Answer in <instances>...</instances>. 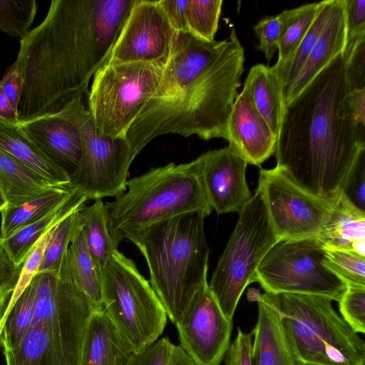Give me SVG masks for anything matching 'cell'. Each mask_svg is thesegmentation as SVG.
<instances>
[{"label": "cell", "mask_w": 365, "mask_h": 365, "mask_svg": "<svg viewBox=\"0 0 365 365\" xmlns=\"http://www.w3.org/2000/svg\"><path fill=\"white\" fill-rule=\"evenodd\" d=\"M180 346L197 365H220L230 344L232 321L208 285L192 299L175 324Z\"/></svg>", "instance_id": "15"}, {"label": "cell", "mask_w": 365, "mask_h": 365, "mask_svg": "<svg viewBox=\"0 0 365 365\" xmlns=\"http://www.w3.org/2000/svg\"><path fill=\"white\" fill-rule=\"evenodd\" d=\"M0 150L56 185H71L68 173L50 160L19 123L0 120Z\"/></svg>", "instance_id": "23"}, {"label": "cell", "mask_w": 365, "mask_h": 365, "mask_svg": "<svg viewBox=\"0 0 365 365\" xmlns=\"http://www.w3.org/2000/svg\"><path fill=\"white\" fill-rule=\"evenodd\" d=\"M239 214L208 284L223 314L231 321L245 289L256 282L258 266L279 241L259 185Z\"/></svg>", "instance_id": "9"}, {"label": "cell", "mask_w": 365, "mask_h": 365, "mask_svg": "<svg viewBox=\"0 0 365 365\" xmlns=\"http://www.w3.org/2000/svg\"><path fill=\"white\" fill-rule=\"evenodd\" d=\"M346 57L340 53L284 108L277 167L312 194L332 200L365 154V126L350 104Z\"/></svg>", "instance_id": "3"}, {"label": "cell", "mask_w": 365, "mask_h": 365, "mask_svg": "<svg viewBox=\"0 0 365 365\" xmlns=\"http://www.w3.org/2000/svg\"><path fill=\"white\" fill-rule=\"evenodd\" d=\"M7 206V202L0 188V212Z\"/></svg>", "instance_id": "52"}, {"label": "cell", "mask_w": 365, "mask_h": 365, "mask_svg": "<svg viewBox=\"0 0 365 365\" xmlns=\"http://www.w3.org/2000/svg\"><path fill=\"white\" fill-rule=\"evenodd\" d=\"M0 120L11 124L19 123L18 110H16L0 86Z\"/></svg>", "instance_id": "49"}, {"label": "cell", "mask_w": 365, "mask_h": 365, "mask_svg": "<svg viewBox=\"0 0 365 365\" xmlns=\"http://www.w3.org/2000/svg\"><path fill=\"white\" fill-rule=\"evenodd\" d=\"M168 21L175 32H188L187 6L188 0H160Z\"/></svg>", "instance_id": "46"}, {"label": "cell", "mask_w": 365, "mask_h": 365, "mask_svg": "<svg viewBox=\"0 0 365 365\" xmlns=\"http://www.w3.org/2000/svg\"><path fill=\"white\" fill-rule=\"evenodd\" d=\"M115 242L155 222L188 212L208 216L212 209L201 178V158L152 168L126 182V189L105 203Z\"/></svg>", "instance_id": "5"}, {"label": "cell", "mask_w": 365, "mask_h": 365, "mask_svg": "<svg viewBox=\"0 0 365 365\" xmlns=\"http://www.w3.org/2000/svg\"><path fill=\"white\" fill-rule=\"evenodd\" d=\"M37 9L35 0H0V30L21 38L30 31Z\"/></svg>", "instance_id": "35"}, {"label": "cell", "mask_w": 365, "mask_h": 365, "mask_svg": "<svg viewBox=\"0 0 365 365\" xmlns=\"http://www.w3.org/2000/svg\"><path fill=\"white\" fill-rule=\"evenodd\" d=\"M258 185L279 241L317 237L335 197L312 194L277 166L259 170Z\"/></svg>", "instance_id": "13"}, {"label": "cell", "mask_w": 365, "mask_h": 365, "mask_svg": "<svg viewBox=\"0 0 365 365\" xmlns=\"http://www.w3.org/2000/svg\"><path fill=\"white\" fill-rule=\"evenodd\" d=\"M321 4L322 1L310 3L282 12L284 24L278 43L276 64L283 62L307 34Z\"/></svg>", "instance_id": "32"}, {"label": "cell", "mask_w": 365, "mask_h": 365, "mask_svg": "<svg viewBox=\"0 0 365 365\" xmlns=\"http://www.w3.org/2000/svg\"><path fill=\"white\" fill-rule=\"evenodd\" d=\"M267 293V292H266ZM301 363L365 365V343L334 309L329 298L267 293Z\"/></svg>", "instance_id": "7"}, {"label": "cell", "mask_w": 365, "mask_h": 365, "mask_svg": "<svg viewBox=\"0 0 365 365\" xmlns=\"http://www.w3.org/2000/svg\"><path fill=\"white\" fill-rule=\"evenodd\" d=\"M346 43L343 54L347 56L356 44L365 40V0H344Z\"/></svg>", "instance_id": "38"}, {"label": "cell", "mask_w": 365, "mask_h": 365, "mask_svg": "<svg viewBox=\"0 0 365 365\" xmlns=\"http://www.w3.org/2000/svg\"><path fill=\"white\" fill-rule=\"evenodd\" d=\"M19 125L71 180L82 154L81 136L76 125L61 113L19 123Z\"/></svg>", "instance_id": "19"}, {"label": "cell", "mask_w": 365, "mask_h": 365, "mask_svg": "<svg viewBox=\"0 0 365 365\" xmlns=\"http://www.w3.org/2000/svg\"><path fill=\"white\" fill-rule=\"evenodd\" d=\"M53 228L41 239L24 260L6 314L20 294L31 283L35 275L38 274L44 250L51 236Z\"/></svg>", "instance_id": "40"}, {"label": "cell", "mask_w": 365, "mask_h": 365, "mask_svg": "<svg viewBox=\"0 0 365 365\" xmlns=\"http://www.w3.org/2000/svg\"><path fill=\"white\" fill-rule=\"evenodd\" d=\"M344 320L357 334L365 333V287L347 286L339 302Z\"/></svg>", "instance_id": "37"}, {"label": "cell", "mask_w": 365, "mask_h": 365, "mask_svg": "<svg viewBox=\"0 0 365 365\" xmlns=\"http://www.w3.org/2000/svg\"><path fill=\"white\" fill-rule=\"evenodd\" d=\"M300 365H319V364H307V363H301Z\"/></svg>", "instance_id": "53"}, {"label": "cell", "mask_w": 365, "mask_h": 365, "mask_svg": "<svg viewBox=\"0 0 365 365\" xmlns=\"http://www.w3.org/2000/svg\"><path fill=\"white\" fill-rule=\"evenodd\" d=\"M165 62L105 63L94 74L87 108L99 132L126 138L134 120L154 94Z\"/></svg>", "instance_id": "10"}, {"label": "cell", "mask_w": 365, "mask_h": 365, "mask_svg": "<svg viewBox=\"0 0 365 365\" xmlns=\"http://www.w3.org/2000/svg\"><path fill=\"white\" fill-rule=\"evenodd\" d=\"M222 3V0H188L187 31L205 41H214L218 29Z\"/></svg>", "instance_id": "34"}, {"label": "cell", "mask_w": 365, "mask_h": 365, "mask_svg": "<svg viewBox=\"0 0 365 365\" xmlns=\"http://www.w3.org/2000/svg\"><path fill=\"white\" fill-rule=\"evenodd\" d=\"M283 24V14L281 13L274 16L265 17L254 26V31L259 39L257 48L264 53L268 62L278 49Z\"/></svg>", "instance_id": "39"}, {"label": "cell", "mask_w": 365, "mask_h": 365, "mask_svg": "<svg viewBox=\"0 0 365 365\" xmlns=\"http://www.w3.org/2000/svg\"><path fill=\"white\" fill-rule=\"evenodd\" d=\"M61 273L68 274L97 307L103 308L101 269L89 252L79 219L58 275Z\"/></svg>", "instance_id": "25"}, {"label": "cell", "mask_w": 365, "mask_h": 365, "mask_svg": "<svg viewBox=\"0 0 365 365\" xmlns=\"http://www.w3.org/2000/svg\"><path fill=\"white\" fill-rule=\"evenodd\" d=\"M325 250L316 238L278 241L256 271V282L270 294L318 295L339 302L347 284L322 263Z\"/></svg>", "instance_id": "12"}, {"label": "cell", "mask_w": 365, "mask_h": 365, "mask_svg": "<svg viewBox=\"0 0 365 365\" xmlns=\"http://www.w3.org/2000/svg\"><path fill=\"white\" fill-rule=\"evenodd\" d=\"M200 158L202 181L212 209L218 214L239 212L252 196L245 178L246 161L229 145Z\"/></svg>", "instance_id": "16"}, {"label": "cell", "mask_w": 365, "mask_h": 365, "mask_svg": "<svg viewBox=\"0 0 365 365\" xmlns=\"http://www.w3.org/2000/svg\"><path fill=\"white\" fill-rule=\"evenodd\" d=\"M81 209L66 216L53 228L44 250L38 273L51 272L58 275L64 264L69 245L78 227V212Z\"/></svg>", "instance_id": "33"}, {"label": "cell", "mask_w": 365, "mask_h": 365, "mask_svg": "<svg viewBox=\"0 0 365 365\" xmlns=\"http://www.w3.org/2000/svg\"><path fill=\"white\" fill-rule=\"evenodd\" d=\"M341 192L354 205L365 211V154L351 170Z\"/></svg>", "instance_id": "42"}, {"label": "cell", "mask_w": 365, "mask_h": 365, "mask_svg": "<svg viewBox=\"0 0 365 365\" xmlns=\"http://www.w3.org/2000/svg\"><path fill=\"white\" fill-rule=\"evenodd\" d=\"M101 277L104 310L134 351L158 340L168 316L134 262L116 250L101 268Z\"/></svg>", "instance_id": "8"}, {"label": "cell", "mask_w": 365, "mask_h": 365, "mask_svg": "<svg viewBox=\"0 0 365 365\" xmlns=\"http://www.w3.org/2000/svg\"><path fill=\"white\" fill-rule=\"evenodd\" d=\"M227 140L247 164L254 165H261L276 150L277 137L256 109L245 83L232 107Z\"/></svg>", "instance_id": "17"}, {"label": "cell", "mask_w": 365, "mask_h": 365, "mask_svg": "<svg viewBox=\"0 0 365 365\" xmlns=\"http://www.w3.org/2000/svg\"><path fill=\"white\" fill-rule=\"evenodd\" d=\"M78 219L89 252L101 269L118 247L108 227L105 203L99 200L84 206Z\"/></svg>", "instance_id": "30"}, {"label": "cell", "mask_w": 365, "mask_h": 365, "mask_svg": "<svg viewBox=\"0 0 365 365\" xmlns=\"http://www.w3.org/2000/svg\"><path fill=\"white\" fill-rule=\"evenodd\" d=\"M135 0H53L43 21L20 38L24 84L19 123L58 113L88 93Z\"/></svg>", "instance_id": "1"}, {"label": "cell", "mask_w": 365, "mask_h": 365, "mask_svg": "<svg viewBox=\"0 0 365 365\" xmlns=\"http://www.w3.org/2000/svg\"><path fill=\"white\" fill-rule=\"evenodd\" d=\"M332 1H322L315 19L302 39L283 62L272 67L281 86L284 104L292 84L299 76L327 21Z\"/></svg>", "instance_id": "29"}, {"label": "cell", "mask_w": 365, "mask_h": 365, "mask_svg": "<svg viewBox=\"0 0 365 365\" xmlns=\"http://www.w3.org/2000/svg\"><path fill=\"white\" fill-rule=\"evenodd\" d=\"M245 83L256 109L278 138L284 106L281 86L272 67L264 64L253 66Z\"/></svg>", "instance_id": "28"}, {"label": "cell", "mask_w": 365, "mask_h": 365, "mask_svg": "<svg viewBox=\"0 0 365 365\" xmlns=\"http://www.w3.org/2000/svg\"><path fill=\"white\" fill-rule=\"evenodd\" d=\"M350 104L357 122L365 126V88L351 91Z\"/></svg>", "instance_id": "48"}, {"label": "cell", "mask_w": 365, "mask_h": 365, "mask_svg": "<svg viewBox=\"0 0 365 365\" xmlns=\"http://www.w3.org/2000/svg\"><path fill=\"white\" fill-rule=\"evenodd\" d=\"M200 212H188L155 222L126 239L143 255L150 284L169 319L176 324L193 297L208 285L210 248Z\"/></svg>", "instance_id": "4"}, {"label": "cell", "mask_w": 365, "mask_h": 365, "mask_svg": "<svg viewBox=\"0 0 365 365\" xmlns=\"http://www.w3.org/2000/svg\"><path fill=\"white\" fill-rule=\"evenodd\" d=\"M174 346L168 337L161 338L135 353L127 365H169Z\"/></svg>", "instance_id": "41"}, {"label": "cell", "mask_w": 365, "mask_h": 365, "mask_svg": "<svg viewBox=\"0 0 365 365\" xmlns=\"http://www.w3.org/2000/svg\"><path fill=\"white\" fill-rule=\"evenodd\" d=\"M24 84V78L22 68L15 61L0 81V86L6 96L16 110L19 109L21 101Z\"/></svg>", "instance_id": "45"}, {"label": "cell", "mask_w": 365, "mask_h": 365, "mask_svg": "<svg viewBox=\"0 0 365 365\" xmlns=\"http://www.w3.org/2000/svg\"><path fill=\"white\" fill-rule=\"evenodd\" d=\"M169 365H197L179 345H175Z\"/></svg>", "instance_id": "51"}, {"label": "cell", "mask_w": 365, "mask_h": 365, "mask_svg": "<svg viewBox=\"0 0 365 365\" xmlns=\"http://www.w3.org/2000/svg\"><path fill=\"white\" fill-rule=\"evenodd\" d=\"M22 264L16 265L0 242V291L18 279Z\"/></svg>", "instance_id": "47"}, {"label": "cell", "mask_w": 365, "mask_h": 365, "mask_svg": "<svg viewBox=\"0 0 365 365\" xmlns=\"http://www.w3.org/2000/svg\"><path fill=\"white\" fill-rule=\"evenodd\" d=\"M244 61L235 29L227 38L212 42L175 32L160 83L126 135L136 156L165 134L227 140Z\"/></svg>", "instance_id": "2"}, {"label": "cell", "mask_w": 365, "mask_h": 365, "mask_svg": "<svg viewBox=\"0 0 365 365\" xmlns=\"http://www.w3.org/2000/svg\"><path fill=\"white\" fill-rule=\"evenodd\" d=\"M322 263L347 286L365 287V257L347 250L326 249Z\"/></svg>", "instance_id": "36"}, {"label": "cell", "mask_w": 365, "mask_h": 365, "mask_svg": "<svg viewBox=\"0 0 365 365\" xmlns=\"http://www.w3.org/2000/svg\"><path fill=\"white\" fill-rule=\"evenodd\" d=\"M346 57L351 90L365 88V40L359 42Z\"/></svg>", "instance_id": "44"}, {"label": "cell", "mask_w": 365, "mask_h": 365, "mask_svg": "<svg viewBox=\"0 0 365 365\" xmlns=\"http://www.w3.org/2000/svg\"><path fill=\"white\" fill-rule=\"evenodd\" d=\"M249 300L257 302V320L252 329V365H300L283 326L281 315L264 292L250 289Z\"/></svg>", "instance_id": "18"}, {"label": "cell", "mask_w": 365, "mask_h": 365, "mask_svg": "<svg viewBox=\"0 0 365 365\" xmlns=\"http://www.w3.org/2000/svg\"><path fill=\"white\" fill-rule=\"evenodd\" d=\"M18 280V279H17ZM17 280L11 282L0 291V349L1 345V334L4 317L13 295Z\"/></svg>", "instance_id": "50"}, {"label": "cell", "mask_w": 365, "mask_h": 365, "mask_svg": "<svg viewBox=\"0 0 365 365\" xmlns=\"http://www.w3.org/2000/svg\"><path fill=\"white\" fill-rule=\"evenodd\" d=\"M36 287L34 277L6 312L1 334L3 350L16 346L31 326L34 318Z\"/></svg>", "instance_id": "31"}, {"label": "cell", "mask_w": 365, "mask_h": 365, "mask_svg": "<svg viewBox=\"0 0 365 365\" xmlns=\"http://www.w3.org/2000/svg\"><path fill=\"white\" fill-rule=\"evenodd\" d=\"M75 191L71 185L56 186L21 204L6 206L1 211L0 239L8 238L23 227L43 217Z\"/></svg>", "instance_id": "27"}, {"label": "cell", "mask_w": 365, "mask_h": 365, "mask_svg": "<svg viewBox=\"0 0 365 365\" xmlns=\"http://www.w3.org/2000/svg\"><path fill=\"white\" fill-rule=\"evenodd\" d=\"M86 197L76 190L66 200L40 220L0 242L16 265H21L36 245L66 216L83 208Z\"/></svg>", "instance_id": "24"}, {"label": "cell", "mask_w": 365, "mask_h": 365, "mask_svg": "<svg viewBox=\"0 0 365 365\" xmlns=\"http://www.w3.org/2000/svg\"><path fill=\"white\" fill-rule=\"evenodd\" d=\"M316 239L324 248L351 251L365 257V211L341 191L332 200Z\"/></svg>", "instance_id": "21"}, {"label": "cell", "mask_w": 365, "mask_h": 365, "mask_svg": "<svg viewBox=\"0 0 365 365\" xmlns=\"http://www.w3.org/2000/svg\"><path fill=\"white\" fill-rule=\"evenodd\" d=\"M175 34L158 1L136 0L106 63H166Z\"/></svg>", "instance_id": "14"}, {"label": "cell", "mask_w": 365, "mask_h": 365, "mask_svg": "<svg viewBox=\"0 0 365 365\" xmlns=\"http://www.w3.org/2000/svg\"><path fill=\"white\" fill-rule=\"evenodd\" d=\"M97 307L66 274L56 294L38 299L31 326L14 348L4 349L6 365H81L86 329Z\"/></svg>", "instance_id": "6"}, {"label": "cell", "mask_w": 365, "mask_h": 365, "mask_svg": "<svg viewBox=\"0 0 365 365\" xmlns=\"http://www.w3.org/2000/svg\"><path fill=\"white\" fill-rule=\"evenodd\" d=\"M135 353L104 308L95 310L86 329L81 365H127Z\"/></svg>", "instance_id": "22"}, {"label": "cell", "mask_w": 365, "mask_h": 365, "mask_svg": "<svg viewBox=\"0 0 365 365\" xmlns=\"http://www.w3.org/2000/svg\"><path fill=\"white\" fill-rule=\"evenodd\" d=\"M346 43V24L344 0H333L327 21L301 71L292 84L284 106L293 101L339 54Z\"/></svg>", "instance_id": "20"}, {"label": "cell", "mask_w": 365, "mask_h": 365, "mask_svg": "<svg viewBox=\"0 0 365 365\" xmlns=\"http://www.w3.org/2000/svg\"><path fill=\"white\" fill-rule=\"evenodd\" d=\"M59 186L0 150V188L7 206H15Z\"/></svg>", "instance_id": "26"}, {"label": "cell", "mask_w": 365, "mask_h": 365, "mask_svg": "<svg viewBox=\"0 0 365 365\" xmlns=\"http://www.w3.org/2000/svg\"><path fill=\"white\" fill-rule=\"evenodd\" d=\"M58 113L76 125L81 140V158L71 185L88 200L116 197L124 192L129 168L136 157L127 138L102 135L83 96L72 99Z\"/></svg>", "instance_id": "11"}, {"label": "cell", "mask_w": 365, "mask_h": 365, "mask_svg": "<svg viewBox=\"0 0 365 365\" xmlns=\"http://www.w3.org/2000/svg\"><path fill=\"white\" fill-rule=\"evenodd\" d=\"M252 334L237 328L235 340L230 344L225 357V365H252Z\"/></svg>", "instance_id": "43"}]
</instances>
